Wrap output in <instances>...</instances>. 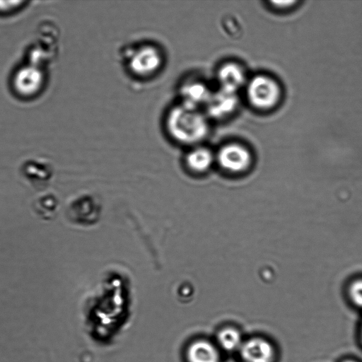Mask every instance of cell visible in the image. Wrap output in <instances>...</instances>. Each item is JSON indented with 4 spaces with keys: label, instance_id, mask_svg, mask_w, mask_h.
<instances>
[{
    "label": "cell",
    "instance_id": "1",
    "mask_svg": "<svg viewBox=\"0 0 362 362\" xmlns=\"http://www.w3.org/2000/svg\"><path fill=\"white\" fill-rule=\"evenodd\" d=\"M165 127L168 134L178 143L195 144L204 140L209 133L206 115L198 108L180 103L168 112Z\"/></svg>",
    "mask_w": 362,
    "mask_h": 362
},
{
    "label": "cell",
    "instance_id": "2",
    "mask_svg": "<svg viewBox=\"0 0 362 362\" xmlns=\"http://www.w3.org/2000/svg\"><path fill=\"white\" fill-rule=\"evenodd\" d=\"M163 61V54L158 47L144 45L133 51L129 59V67L134 74L147 77L158 71Z\"/></svg>",
    "mask_w": 362,
    "mask_h": 362
},
{
    "label": "cell",
    "instance_id": "3",
    "mask_svg": "<svg viewBox=\"0 0 362 362\" xmlns=\"http://www.w3.org/2000/svg\"><path fill=\"white\" fill-rule=\"evenodd\" d=\"M247 95L253 106L267 109L273 107L279 100L280 89L272 78L266 76H257L250 81Z\"/></svg>",
    "mask_w": 362,
    "mask_h": 362
},
{
    "label": "cell",
    "instance_id": "4",
    "mask_svg": "<svg viewBox=\"0 0 362 362\" xmlns=\"http://www.w3.org/2000/svg\"><path fill=\"white\" fill-rule=\"evenodd\" d=\"M44 78L43 72L38 66H25L15 73L13 88L19 95L31 97L40 92L44 84Z\"/></svg>",
    "mask_w": 362,
    "mask_h": 362
},
{
    "label": "cell",
    "instance_id": "5",
    "mask_svg": "<svg viewBox=\"0 0 362 362\" xmlns=\"http://www.w3.org/2000/svg\"><path fill=\"white\" fill-rule=\"evenodd\" d=\"M238 351L243 362H273L276 354L272 344L262 337L244 340Z\"/></svg>",
    "mask_w": 362,
    "mask_h": 362
},
{
    "label": "cell",
    "instance_id": "6",
    "mask_svg": "<svg viewBox=\"0 0 362 362\" xmlns=\"http://www.w3.org/2000/svg\"><path fill=\"white\" fill-rule=\"evenodd\" d=\"M235 93L219 89L212 92L205 105L206 115L214 119H221L232 113L238 105Z\"/></svg>",
    "mask_w": 362,
    "mask_h": 362
},
{
    "label": "cell",
    "instance_id": "7",
    "mask_svg": "<svg viewBox=\"0 0 362 362\" xmlns=\"http://www.w3.org/2000/svg\"><path fill=\"white\" fill-rule=\"evenodd\" d=\"M249 151L238 144H228L221 148L218 153V160L222 168L231 172L246 169L250 163Z\"/></svg>",
    "mask_w": 362,
    "mask_h": 362
},
{
    "label": "cell",
    "instance_id": "8",
    "mask_svg": "<svg viewBox=\"0 0 362 362\" xmlns=\"http://www.w3.org/2000/svg\"><path fill=\"white\" fill-rule=\"evenodd\" d=\"M212 92L208 86L199 79H189L180 88L181 103L193 108L205 106Z\"/></svg>",
    "mask_w": 362,
    "mask_h": 362
},
{
    "label": "cell",
    "instance_id": "9",
    "mask_svg": "<svg viewBox=\"0 0 362 362\" xmlns=\"http://www.w3.org/2000/svg\"><path fill=\"white\" fill-rule=\"evenodd\" d=\"M188 362H221L218 348L205 339L192 342L186 353Z\"/></svg>",
    "mask_w": 362,
    "mask_h": 362
},
{
    "label": "cell",
    "instance_id": "10",
    "mask_svg": "<svg viewBox=\"0 0 362 362\" xmlns=\"http://www.w3.org/2000/svg\"><path fill=\"white\" fill-rule=\"evenodd\" d=\"M217 79L221 89L236 93L244 83L245 75L239 66L228 63L218 69Z\"/></svg>",
    "mask_w": 362,
    "mask_h": 362
},
{
    "label": "cell",
    "instance_id": "11",
    "mask_svg": "<svg viewBox=\"0 0 362 362\" xmlns=\"http://www.w3.org/2000/svg\"><path fill=\"white\" fill-rule=\"evenodd\" d=\"M216 340L218 345L226 351H239L244 339L240 331L232 327H227L218 331Z\"/></svg>",
    "mask_w": 362,
    "mask_h": 362
},
{
    "label": "cell",
    "instance_id": "12",
    "mask_svg": "<svg viewBox=\"0 0 362 362\" xmlns=\"http://www.w3.org/2000/svg\"><path fill=\"white\" fill-rule=\"evenodd\" d=\"M186 161L192 170L202 172L211 166L213 161V155L208 148L197 147L192 149L187 154Z\"/></svg>",
    "mask_w": 362,
    "mask_h": 362
},
{
    "label": "cell",
    "instance_id": "13",
    "mask_svg": "<svg viewBox=\"0 0 362 362\" xmlns=\"http://www.w3.org/2000/svg\"><path fill=\"white\" fill-rule=\"evenodd\" d=\"M349 296L356 305L362 308V280L356 281L351 285Z\"/></svg>",
    "mask_w": 362,
    "mask_h": 362
},
{
    "label": "cell",
    "instance_id": "14",
    "mask_svg": "<svg viewBox=\"0 0 362 362\" xmlns=\"http://www.w3.org/2000/svg\"><path fill=\"white\" fill-rule=\"evenodd\" d=\"M23 3H24V1H11V4L8 5L7 6H4L0 4H1L0 11L2 12H5V11L6 10V11L11 12L10 11H13L16 10L18 8H21L22 4Z\"/></svg>",
    "mask_w": 362,
    "mask_h": 362
},
{
    "label": "cell",
    "instance_id": "15",
    "mask_svg": "<svg viewBox=\"0 0 362 362\" xmlns=\"http://www.w3.org/2000/svg\"><path fill=\"white\" fill-rule=\"evenodd\" d=\"M296 3L295 1H273L272 4L279 8H286Z\"/></svg>",
    "mask_w": 362,
    "mask_h": 362
},
{
    "label": "cell",
    "instance_id": "16",
    "mask_svg": "<svg viewBox=\"0 0 362 362\" xmlns=\"http://www.w3.org/2000/svg\"><path fill=\"white\" fill-rule=\"evenodd\" d=\"M343 362H356V361H353V360H346V361H344Z\"/></svg>",
    "mask_w": 362,
    "mask_h": 362
},
{
    "label": "cell",
    "instance_id": "17",
    "mask_svg": "<svg viewBox=\"0 0 362 362\" xmlns=\"http://www.w3.org/2000/svg\"><path fill=\"white\" fill-rule=\"evenodd\" d=\"M227 362H236V361H227Z\"/></svg>",
    "mask_w": 362,
    "mask_h": 362
},
{
    "label": "cell",
    "instance_id": "18",
    "mask_svg": "<svg viewBox=\"0 0 362 362\" xmlns=\"http://www.w3.org/2000/svg\"><path fill=\"white\" fill-rule=\"evenodd\" d=\"M361 338H362V327H361Z\"/></svg>",
    "mask_w": 362,
    "mask_h": 362
}]
</instances>
